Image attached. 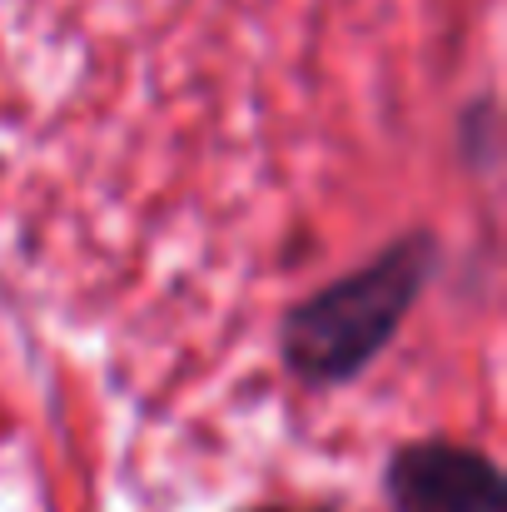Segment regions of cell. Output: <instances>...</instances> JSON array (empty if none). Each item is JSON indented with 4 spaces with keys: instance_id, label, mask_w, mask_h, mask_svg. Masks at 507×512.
Masks as SVG:
<instances>
[{
    "instance_id": "6da1fadb",
    "label": "cell",
    "mask_w": 507,
    "mask_h": 512,
    "mask_svg": "<svg viewBox=\"0 0 507 512\" xmlns=\"http://www.w3.org/2000/svg\"><path fill=\"white\" fill-rule=\"evenodd\" d=\"M428 269H433V239L408 234L358 274L299 304L284 324L289 368L309 383H343L358 368H368L378 348L398 334L403 314L428 284Z\"/></svg>"
},
{
    "instance_id": "7a4b0ae2",
    "label": "cell",
    "mask_w": 507,
    "mask_h": 512,
    "mask_svg": "<svg viewBox=\"0 0 507 512\" xmlns=\"http://www.w3.org/2000/svg\"><path fill=\"white\" fill-rule=\"evenodd\" d=\"M393 512H507L503 473L493 458L458 443L403 448L388 468Z\"/></svg>"
},
{
    "instance_id": "3957f363",
    "label": "cell",
    "mask_w": 507,
    "mask_h": 512,
    "mask_svg": "<svg viewBox=\"0 0 507 512\" xmlns=\"http://www.w3.org/2000/svg\"><path fill=\"white\" fill-rule=\"evenodd\" d=\"M264 512H284V508H264Z\"/></svg>"
}]
</instances>
